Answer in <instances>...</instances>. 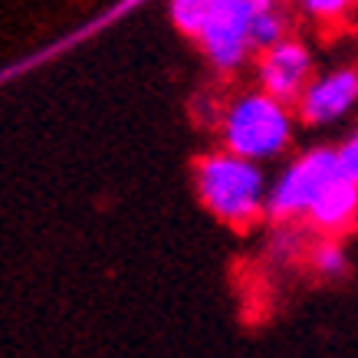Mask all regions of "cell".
Listing matches in <instances>:
<instances>
[{
  "mask_svg": "<svg viewBox=\"0 0 358 358\" xmlns=\"http://www.w3.org/2000/svg\"><path fill=\"white\" fill-rule=\"evenodd\" d=\"M306 263L322 280H342L348 273L345 247H342V240H332V237H313L309 253H306Z\"/></svg>",
  "mask_w": 358,
  "mask_h": 358,
  "instance_id": "obj_9",
  "label": "cell"
},
{
  "mask_svg": "<svg viewBox=\"0 0 358 358\" xmlns=\"http://www.w3.org/2000/svg\"><path fill=\"white\" fill-rule=\"evenodd\" d=\"M207 13H210V0H171L168 3V17L178 27V33H185L187 40H201L207 23Z\"/></svg>",
  "mask_w": 358,
  "mask_h": 358,
  "instance_id": "obj_11",
  "label": "cell"
},
{
  "mask_svg": "<svg viewBox=\"0 0 358 358\" xmlns=\"http://www.w3.org/2000/svg\"><path fill=\"white\" fill-rule=\"evenodd\" d=\"M358 109V66H336L315 73L303 99L296 102V119L309 129L336 125Z\"/></svg>",
  "mask_w": 358,
  "mask_h": 358,
  "instance_id": "obj_6",
  "label": "cell"
},
{
  "mask_svg": "<svg viewBox=\"0 0 358 358\" xmlns=\"http://www.w3.org/2000/svg\"><path fill=\"white\" fill-rule=\"evenodd\" d=\"M296 109L263 89H243L220 106V148L243 162L266 164L289 152L296 135Z\"/></svg>",
  "mask_w": 358,
  "mask_h": 358,
  "instance_id": "obj_1",
  "label": "cell"
},
{
  "mask_svg": "<svg viewBox=\"0 0 358 358\" xmlns=\"http://www.w3.org/2000/svg\"><path fill=\"white\" fill-rule=\"evenodd\" d=\"M303 227L313 237H332L342 240L348 230L358 227V185L345 174H338L336 181L315 197V204L309 207Z\"/></svg>",
  "mask_w": 358,
  "mask_h": 358,
  "instance_id": "obj_7",
  "label": "cell"
},
{
  "mask_svg": "<svg viewBox=\"0 0 358 358\" xmlns=\"http://www.w3.org/2000/svg\"><path fill=\"white\" fill-rule=\"evenodd\" d=\"M260 0H210L204 33H201V53L217 76H234L247 66L250 46V20Z\"/></svg>",
  "mask_w": 358,
  "mask_h": 358,
  "instance_id": "obj_4",
  "label": "cell"
},
{
  "mask_svg": "<svg viewBox=\"0 0 358 358\" xmlns=\"http://www.w3.org/2000/svg\"><path fill=\"white\" fill-rule=\"evenodd\" d=\"M299 10H303L306 20H313L315 27H322V30H332V27H342L348 23L352 17V3L348 0H303L299 3Z\"/></svg>",
  "mask_w": 358,
  "mask_h": 358,
  "instance_id": "obj_12",
  "label": "cell"
},
{
  "mask_svg": "<svg viewBox=\"0 0 358 358\" xmlns=\"http://www.w3.org/2000/svg\"><path fill=\"white\" fill-rule=\"evenodd\" d=\"M315 79V56L303 36H289L280 46L257 56V89L266 96L293 106L303 99L309 83Z\"/></svg>",
  "mask_w": 358,
  "mask_h": 358,
  "instance_id": "obj_5",
  "label": "cell"
},
{
  "mask_svg": "<svg viewBox=\"0 0 358 358\" xmlns=\"http://www.w3.org/2000/svg\"><path fill=\"white\" fill-rule=\"evenodd\" d=\"M309 230L303 224H276L270 237V253L273 260L280 263H293V260H306L309 253Z\"/></svg>",
  "mask_w": 358,
  "mask_h": 358,
  "instance_id": "obj_10",
  "label": "cell"
},
{
  "mask_svg": "<svg viewBox=\"0 0 358 358\" xmlns=\"http://www.w3.org/2000/svg\"><path fill=\"white\" fill-rule=\"evenodd\" d=\"M338 174H342V168H338L336 148L315 145V148L299 152L273 178L270 197H266V220H273V227L276 224H303L309 207L315 204V197L322 194Z\"/></svg>",
  "mask_w": 358,
  "mask_h": 358,
  "instance_id": "obj_3",
  "label": "cell"
},
{
  "mask_svg": "<svg viewBox=\"0 0 358 358\" xmlns=\"http://www.w3.org/2000/svg\"><path fill=\"white\" fill-rule=\"evenodd\" d=\"M336 155H338V168H342V174L352 178V181L358 185V125L342 138V145L336 148Z\"/></svg>",
  "mask_w": 358,
  "mask_h": 358,
  "instance_id": "obj_13",
  "label": "cell"
},
{
  "mask_svg": "<svg viewBox=\"0 0 358 358\" xmlns=\"http://www.w3.org/2000/svg\"><path fill=\"white\" fill-rule=\"evenodd\" d=\"M194 187L201 204L234 230H250L266 217L270 185L260 164L214 148L194 162Z\"/></svg>",
  "mask_w": 358,
  "mask_h": 358,
  "instance_id": "obj_2",
  "label": "cell"
},
{
  "mask_svg": "<svg viewBox=\"0 0 358 358\" xmlns=\"http://www.w3.org/2000/svg\"><path fill=\"white\" fill-rule=\"evenodd\" d=\"M296 36L293 33V13L280 7V3H270V0H260L257 3V13L250 20V46L253 53L260 56L273 46H280L282 40Z\"/></svg>",
  "mask_w": 358,
  "mask_h": 358,
  "instance_id": "obj_8",
  "label": "cell"
}]
</instances>
